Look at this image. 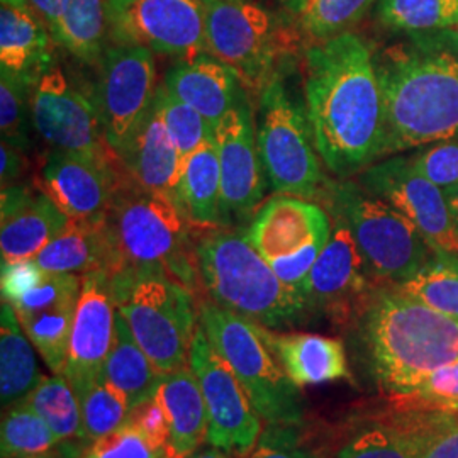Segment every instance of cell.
I'll list each match as a JSON object with an SVG mask.
<instances>
[{
    "label": "cell",
    "instance_id": "7c38bea8",
    "mask_svg": "<svg viewBox=\"0 0 458 458\" xmlns=\"http://www.w3.org/2000/svg\"><path fill=\"white\" fill-rule=\"evenodd\" d=\"M189 365L196 376L208 410V440L233 458H245L262 433V416L253 408L238 377L223 360L199 325L189 350Z\"/></svg>",
    "mask_w": 458,
    "mask_h": 458
},
{
    "label": "cell",
    "instance_id": "681fc988",
    "mask_svg": "<svg viewBox=\"0 0 458 458\" xmlns=\"http://www.w3.org/2000/svg\"><path fill=\"white\" fill-rule=\"evenodd\" d=\"M0 155H2V187L7 185H14L17 179L22 175L24 172V157L22 151H19L16 148L9 147L5 143H2L0 148Z\"/></svg>",
    "mask_w": 458,
    "mask_h": 458
},
{
    "label": "cell",
    "instance_id": "ab89813d",
    "mask_svg": "<svg viewBox=\"0 0 458 458\" xmlns=\"http://www.w3.org/2000/svg\"><path fill=\"white\" fill-rule=\"evenodd\" d=\"M395 428L410 438L416 458H458V412L429 411Z\"/></svg>",
    "mask_w": 458,
    "mask_h": 458
},
{
    "label": "cell",
    "instance_id": "7402d4cb",
    "mask_svg": "<svg viewBox=\"0 0 458 458\" xmlns=\"http://www.w3.org/2000/svg\"><path fill=\"white\" fill-rule=\"evenodd\" d=\"M2 262L33 260L70 219L41 191L24 185L2 187L0 199Z\"/></svg>",
    "mask_w": 458,
    "mask_h": 458
},
{
    "label": "cell",
    "instance_id": "11a10c76",
    "mask_svg": "<svg viewBox=\"0 0 458 458\" xmlns=\"http://www.w3.org/2000/svg\"><path fill=\"white\" fill-rule=\"evenodd\" d=\"M196 2H199V4H202V5H204V4H208L209 0H196Z\"/></svg>",
    "mask_w": 458,
    "mask_h": 458
},
{
    "label": "cell",
    "instance_id": "277c9868",
    "mask_svg": "<svg viewBox=\"0 0 458 458\" xmlns=\"http://www.w3.org/2000/svg\"><path fill=\"white\" fill-rule=\"evenodd\" d=\"M106 223L117 257L114 274L158 268L200 297L196 240L202 228L192 223L174 192L145 189L126 172Z\"/></svg>",
    "mask_w": 458,
    "mask_h": 458
},
{
    "label": "cell",
    "instance_id": "7dc6e473",
    "mask_svg": "<svg viewBox=\"0 0 458 458\" xmlns=\"http://www.w3.org/2000/svg\"><path fill=\"white\" fill-rule=\"evenodd\" d=\"M126 423L140 431L153 446L166 448L170 440V426L164 404L157 395L131 410Z\"/></svg>",
    "mask_w": 458,
    "mask_h": 458
},
{
    "label": "cell",
    "instance_id": "8992f818",
    "mask_svg": "<svg viewBox=\"0 0 458 458\" xmlns=\"http://www.w3.org/2000/svg\"><path fill=\"white\" fill-rule=\"evenodd\" d=\"M197 306L199 325L216 353L238 377L265 423L302 425L304 410L299 387L278 360L274 333L208 297L197 299Z\"/></svg>",
    "mask_w": 458,
    "mask_h": 458
},
{
    "label": "cell",
    "instance_id": "9f6ffc18",
    "mask_svg": "<svg viewBox=\"0 0 458 458\" xmlns=\"http://www.w3.org/2000/svg\"><path fill=\"white\" fill-rule=\"evenodd\" d=\"M162 458H166V455H165V457H162Z\"/></svg>",
    "mask_w": 458,
    "mask_h": 458
},
{
    "label": "cell",
    "instance_id": "d6986e66",
    "mask_svg": "<svg viewBox=\"0 0 458 458\" xmlns=\"http://www.w3.org/2000/svg\"><path fill=\"white\" fill-rule=\"evenodd\" d=\"M81 285L82 276L47 274L31 291L9 302L24 333L53 374L65 372Z\"/></svg>",
    "mask_w": 458,
    "mask_h": 458
},
{
    "label": "cell",
    "instance_id": "ac0fdd59",
    "mask_svg": "<svg viewBox=\"0 0 458 458\" xmlns=\"http://www.w3.org/2000/svg\"><path fill=\"white\" fill-rule=\"evenodd\" d=\"M126 168L113 160L51 149L39 168L36 187L72 221L104 217Z\"/></svg>",
    "mask_w": 458,
    "mask_h": 458
},
{
    "label": "cell",
    "instance_id": "60d3db41",
    "mask_svg": "<svg viewBox=\"0 0 458 458\" xmlns=\"http://www.w3.org/2000/svg\"><path fill=\"white\" fill-rule=\"evenodd\" d=\"M157 102L164 117L166 131L177 148L183 162L197 148L214 140V126L189 104L182 102L160 85L157 90Z\"/></svg>",
    "mask_w": 458,
    "mask_h": 458
},
{
    "label": "cell",
    "instance_id": "ffe728a7",
    "mask_svg": "<svg viewBox=\"0 0 458 458\" xmlns=\"http://www.w3.org/2000/svg\"><path fill=\"white\" fill-rule=\"evenodd\" d=\"M214 138L221 165L223 213L248 216L262 200L265 170L257 128L245 100L216 124Z\"/></svg>",
    "mask_w": 458,
    "mask_h": 458
},
{
    "label": "cell",
    "instance_id": "f907efd6",
    "mask_svg": "<svg viewBox=\"0 0 458 458\" xmlns=\"http://www.w3.org/2000/svg\"><path fill=\"white\" fill-rule=\"evenodd\" d=\"M30 4L33 5L34 11L41 16V19L47 22L49 33H53L55 28L58 26L65 0H30Z\"/></svg>",
    "mask_w": 458,
    "mask_h": 458
},
{
    "label": "cell",
    "instance_id": "52a82bcc",
    "mask_svg": "<svg viewBox=\"0 0 458 458\" xmlns=\"http://www.w3.org/2000/svg\"><path fill=\"white\" fill-rule=\"evenodd\" d=\"M111 284L117 312L155 369L166 376L189 365L199 327L196 294L158 268H126Z\"/></svg>",
    "mask_w": 458,
    "mask_h": 458
},
{
    "label": "cell",
    "instance_id": "9a60e30c",
    "mask_svg": "<svg viewBox=\"0 0 458 458\" xmlns=\"http://www.w3.org/2000/svg\"><path fill=\"white\" fill-rule=\"evenodd\" d=\"M98 64L92 98L106 141L117 155L157 98L155 56L143 47L114 45L104 51Z\"/></svg>",
    "mask_w": 458,
    "mask_h": 458
},
{
    "label": "cell",
    "instance_id": "4316f807",
    "mask_svg": "<svg viewBox=\"0 0 458 458\" xmlns=\"http://www.w3.org/2000/svg\"><path fill=\"white\" fill-rule=\"evenodd\" d=\"M157 397L170 426L166 458L191 457L208 440L209 429L204 395L191 365L164 376Z\"/></svg>",
    "mask_w": 458,
    "mask_h": 458
},
{
    "label": "cell",
    "instance_id": "f546056e",
    "mask_svg": "<svg viewBox=\"0 0 458 458\" xmlns=\"http://www.w3.org/2000/svg\"><path fill=\"white\" fill-rule=\"evenodd\" d=\"M174 194L199 228H217L223 225L221 165L216 138L197 148L182 162L181 179Z\"/></svg>",
    "mask_w": 458,
    "mask_h": 458
},
{
    "label": "cell",
    "instance_id": "836d02e7",
    "mask_svg": "<svg viewBox=\"0 0 458 458\" xmlns=\"http://www.w3.org/2000/svg\"><path fill=\"white\" fill-rule=\"evenodd\" d=\"M26 403L47 421L60 442L70 438L83 440L81 403L65 374L43 377Z\"/></svg>",
    "mask_w": 458,
    "mask_h": 458
},
{
    "label": "cell",
    "instance_id": "b9f144b4",
    "mask_svg": "<svg viewBox=\"0 0 458 458\" xmlns=\"http://www.w3.org/2000/svg\"><path fill=\"white\" fill-rule=\"evenodd\" d=\"M338 458H416V452L399 428L376 426L355 435Z\"/></svg>",
    "mask_w": 458,
    "mask_h": 458
},
{
    "label": "cell",
    "instance_id": "d590c367",
    "mask_svg": "<svg viewBox=\"0 0 458 458\" xmlns=\"http://www.w3.org/2000/svg\"><path fill=\"white\" fill-rule=\"evenodd\" d=\"M378 0H289L299 24L316 41L348 33Z\"/></svg>",
    "mask_w": 458,
    "mask_h": 458
},
{
    "label": "cell",
    "instance_id": "bcb514c9",
    "mask_svg": "<svg viewBox=\"0 0 458 458\" xmlns=\"http://www.w3.org/2000/svg\"><path fill=\"white\" fill-rule=\"evenodd\" d=\"M416 168L442 191L458 185V138L428 148L418 158Z\"/></svg>",
    "mask_w": 458,
    "mask_h": 458
},
{
    "label": "cell",
    "instance_id": "d4e9b609",
    "mask_svg": "<svg viewBox=\"0 0 458 458\" xmlns=\"http://www.w3.org/2000/svg\"><path fill=\"white\" fill-rule=\"evenodd\" d=\"M48 274L83 276L90 272L117 270L114 245L107 229L106 216L90 221H72L36 257Z\"/></svg>",
    "mask_w": 458,
    "mask_h": 458
},
{
    "label": "cell",
    "instance_id": "44dd1931",
    "mask_svg": "<svg viewBox=\"0 0 458 458\" xmlns=\"http://www.w3.org/2000/svg\"><path fill=\"white\" fill-rule=\"evenodd\" d=\"M115 314L111 276L83 274L64 372L70 384L98 378L114 340Z\"/></svg>",
    "mask_w": 458,
    "mask_h": 458
},
{
    "label": "cell",
    "instance_id": "db71d44e",
    "mask_svg": "<svg viewBox=\"0 0 458 458\" xmlns=\"http://www.w3.org/2000/svg\"><path fill=\"white\" fill-rule=\"evenodd\" d=\"M443 192H445L448 208H450V213L454 216V221H455L458 228V185L452 187V189H446Z\"/></svg>",
    "mask_w": 458,
    "mask_h": 458
},
{
    "label": "cell",
    "instance_id": "603a6c76",
    "mask_svg": "<svg viewBox=\"0 0 458 458\" xmlns=\"http://www.w3.org/2000/svg\"><path fill=\"white\" fill-rule=\"evenodd\" d=\"M117 157L141 187L175 192L181 179V155L166 131L157 98Z\"/></svg>",
    "mask_w": 458,
    "mask_h": 458
},
{
    "label": "cell",
    "instance_id": "e0dca14e",
    "mask_svg": "<svg viewBox=\"0 0 458 458\" xmlns=\"http://www.w3.org/2000/svg\"><path fill=\"white\" fill-rule=\"evenodd\" d=\"M331 234L306 278L302 297L306 311L323 312L348 321L359 316L376 293L377 280L365 262L352 231L333 217Z\"/></svg>",
    "mask_w": 458,
    "mask_h": 458
},
{
    "label": "cell",
    "instance_id": "c3c4849f",
    "mask_svg": "<svg viewBox=\"0 0 458 458\" xmlns=\"http://www.w3.org/2000/svg\"><path fill=\"white\" fill-rule=\"evenodd\" d=\"M48 272L33 260L2 262V301L14 302L21 295L36 287Z\"/></svg>",
    "mask_w": 458,
    "mask_h": 458
},
{
    "label": "cell",
    "instance_id": "8d00e7d4",
    "mask_svg": "<svg viewBox=\"0 0 458 458\" xmlns=\"http://www.w3.org/2000/svg\"><path fill=\"white\" fill-rule=\"evenodd\" d=\"M82 411L83 440L96 442L126 425L131 410L124 397L100 378L72 384Z\"/></svg>",
    "mask_w": 458,
    "mask_h": 458
},
{
    "label": "cell",
    "instance_id": "5bb4252c",
    "mask_svg": "<svg viewBox=\"0 0 458 458\" xmlns=\"http://www.w3.org/2000/svg\"><path fill=\"white\" fill-rule=\"evenodd\" d=\"M33 130L49 147L92 158H117L107 145L94 98L68 81L64 70L49 66L34 82Z\"/></svg>",
    "mask_w": 458,
    "mask_h": 458
},
{
    "label": "cell",
    "instance_id": "8fae6325",
    "mask_svg": "<svg viewBox=\"0 0 458 458\" xmlns=\"http://www.w3.org/2000/svg\"><path fill=\"white\" fill-rule=\"evenodd\" d=\"M206 51L236 70L248 89L262 92L280 53L277 17L253 0L204 4Z\"/></svg>",
    "mask_w": 458,
    "mask_h": 458
},
{
    "label": "cell",
    "instance_id": "7a4b0ae2",
    "mask_svg": "<svg viewBox=\"0 0 458 458\" xmlns=\"http://www.w3.org/2000/svg\"><path fill=\"white\" fill-rule=\"evenodd\" d=\"M374 56L384 155L458 138V30L408 33Z\"/></svg>",
    "mask_w": 458,
    "mask_h": 458
},
{
    "label": "cell",
    "instance_id": "9c48e42d",
    "mask_svg": "<svg viewBox=\"0 0 458 458\" xmlns=\"http://www.w3.org/2000/svg\"><path fill=\"white\" fill-rule=\"evenodd\" d=\"M257 141L265 177L280 196H323L327 182L318 162L308 115L277 77L260 92Z\"/></svg>",
    "mask_w": 458,
    "mask_h": 458
},
{
    "label": "cell",
    "instance_id": "484cf974",
    "mask_svg": "<svg viewBox=\"0 0 458 458\" xmlns=\"http://www.w3.org/2000/svg\"><path fill=\"white\" fill-rule=\"evenodd\" d=\"M51 39L30 0H0V70L38 81L53 65Z\"/></svg>",
    "mask_w": 458,
    "mask_h": 458
},
{
    "label": "cell",
    "instance_id": "f35d334b",
    "mask_svg": "<svg viewBox=\"0 0 458 458\" xmlns=\"http://www.w3.org/2000/svg\"><path fill=\"white\" fill-rule=\"evenodd\" d=\"M2 458H24L51 450L58 437L26 401L9 408L2 421Z\"/></svg>",
    "mask_w": 458,
    "mask_h": 458
},
{
    "label": "cell",
    "instance_id": "5b68a950",
    "mask_svg": "<svg viewBox=\"0 0 458 458\" xmlns=\"http://www.w3.org/2000/svg\"><path fill=\"white\" fill-rule=\"evenodd\" d=\"M196 255L202 294L221 308L274 329L295 325L308 314L304 299L284 285L248 233L202 228Z\"/></svg>",
    "mask_w": 458,
    "mask_h": 458
},
{
    "label": "cell",
    "instance_id": "74e56055",
    "mask_svg": "<svg viewBox=\"0 0 458 458\" xmlns=\"http://www.w3.org/2000/svg\"><path fill=\"white\" fill-rule=\"evenodd\" d=\"M0 132L2 143L26 151L33 126L31 98L33 79L0 70Z\"/></svg>",
    "mask_w": 458,
    "mask_h": 458
},
{
    "label": "cell",
    "instance_id": "3957f363",
    "mask_svg": "<svg viewBox=\"0 0 458 458\" xmlns=\"http://www.w3.org/2000/svg\"><path fill=\"white\" fill-rule=\"evenodd\" d=\"M367 365L382 393L408 401L428 377L458 359V321L404 294L378 285L360 314Z\"/></svg>",
    "mask_w": 458,
    "mask_h": 458
},
{
    "label": "cell",
    "instance_id": "d6a6232c",
    "mask_svg": "<svg viewBox=\"0 0 458 458\" xmlns=\"http://www.w3.org/2000/svg\"><path fill=\"white\" fill-rule=\"evenodd\" d=\"M428 308L458 321V255L435 251L404 284L395 285Z\"/></svg>",
    "mask_w": 458,
    "mask_h": 458
},
{
    "label": "cell",
    "instance_id": "7bdbcfd3",
    "mask_svg": "<svg viewBox=\"0 0 458 458\" xmlns=\"http://www.w3.org/2000/svg\"><path fill=\"white\" fill-rule=\"evenodd\" d=\"M403 404L412 410L458 412V359L435 370Z\"/></svg>",
    "mask_w": 458,
    "mask_h": 458
},
{
    "label": "cell",
    "instance_id": "f1b7e54d",
    "mask_svg": "<svg viewBox=\"0 0 458 458\" xmlns=\"http://www.w3.org/2000/svg\"><path fill=\"white\" fill-rule=\"evenodd\" d=\"M278 360L297 387L348 378L344 346L336 338L311 333L274 335Z\"/></svg>",
    "mask_w": 458,
    "mask_h": 458
},
{
    "label": "cell",
    "instance_id": "e575fe53",
    "mask_svg": "<svg viewBox=\"0 0 458 458\" xmlns=\"http://www.w3.org/2000/svg\"><path fill=\"white\" fill-rule=\"evenodd\" d=\"M380 21L404 33H431L458 28V0H378Z\"/></svg>",
    "mask_w": 458,
    "mask_h": 458
},
{
    "label": "cell",
    "instance_id": "f5cc1de1",
    "mask_svg": "<svg viewBox=\"0 0 458 458\" xmlns=\"http://www.w3.org/2000/svg\"><path fill=\"white\" fill-rule=\"evenodd\" d=\"M187 458H233L231 455H228L226 452H223V450H219V448H216V446H208V448H199L196 450L191 457Z\"/></svg>",
    "mask_w": 458,
    "mask_h": 458
},
{
    "label": "cell",
    "instance_id": "f6af8a7d",
    "mask_svg": "<svg viewBox=\"0 0 458 458\" xmlns=\"http://www.w3.org/2000/svg\"><path fill=\"white\" fill-rule=\"evenodd\" d=\"M299 425L267 423L255 448L246 458H318L302 443Z\"/></svg>",
    "mask_w": 458,
    "mask_h": 458
},
{
    "label": "cell",
    "instance_id": "6da1fadb",
    "mask_svg": "<svg viewBox=\"0 0 458 458\" xmlns=\"http://www.w3.org/2000/svg\"><path fill=\"white\" fill-rule=\"evenodd\" d=\"M306 115L318 155L340 175L382 157L384 106L372 51L352 33L306 51Z\"/></svg>",
    "mask_w": 458,
    "mask_h": 458
},
{
    "label": "cell",
    "instance_id": "30bf717a",
    "mask_svg": "<svg viewBox=\"0 0 458 458\" xmlns=\"http://www.w3.org/2000/svg\"><path fill=\"white\" fill-rule=\"evenodd\" d=\"M331 226L323 208L306 199L282 196L268 200L255 216L248 238L284 285L302 297L306 278L327 245Z\"/></svg>",
    "mask_w": 458,
    "mask_h": 458
},
{
    "label": "cell",
    "instance_id": "ee69618b",
    "mask_svg": "<svg viewBox=\"0 0 458 458\" xmlns=\"http://www.w3.org/2000/svg\"><path fill=\"white\" fill-rule=\"evenodd\" d=\"M165 455V448L153 446L140 431L126 423L96 442L89 443L81 458H162Z\"/></svg>",
    "mask_w": 458,
    "mask_h": 458
},
{
    "label": "cell",
    "instance_id": "4dcf8cb0",
    "mask_svg": "<svg viewBox=\"0 0 458 458\" xmlns=\"http://www.w3.org/2000/svg\"><path fill=\"white\" fill-rule=\"evenodd\" d=\"M43 376L33 346L17 319L13 304L2 301L0 311V399L4 408L26 401Z\"/></svg>",
    "mask_w": 458,
    "mask_h": 458
},
{
    "label": "cell",
    "instance_id": "1f68e13d",
    "mask_svg": "<svg viewBox=\"0 0 458 458\" xmlns=\"http://www.w3.org/2000/svg\"><path fill=\"white\" fill-rule=\"evenodd\" d=\"M109 34L104 0H65L53 41L82 64H98Z\"/></svg>",
    "mask_w": 458,
    "mask_h": 458
},
{
    "label": "cell",
    "instance_id": "ba28073f",
    "mask_svg": "<svg viewBox=\"0 0 458 458\" xmlns=\"http://www.w3.org/2000/svg\"><path fill=\"white\" fill-rule=\"evenodd\" d=\"M323 199L333 217L352 231L378 282L399 285L410 280L435 253L416 226L360 182H327Z\"/></svg>",
    "mask_w": 458,
    "mask_h": 458
},
{
    "label": "cell",
    "instance_id": "4fadbf2b",
    "mask_svg": "<svg viewBox=\"0 0 458 458\" xmlns=\"http://www.w3.org/2000/svg\"><path fill=\"white\" fill-rule=\"evenodd\" d=\"M114 45H132L183 62L206 53L204 5L196 0H104Z\"/></svg>",
    "mask_w": 458,
    "mask_h": 458
},
{
    "label": "cell",
    "instance_id": "83f0119b",
    "mask_svg": "<svg viewBox=\"0 0 458 458\" xmlns=\"http://www.w3.org/2000/svg\"><path fill=\"white\" fill-rule=\"evenodd\" d=\"M98 378L121 394L130 410L153 399L164 380L147 353L134 340L124 318L115 314L114 340Z\"/></svg>",
    "mask_w": 458,
    "mask_h": 458
},
{
    "label": "cell",
    "instance_id": "cb8c5ba5",
    "mask_svg": "<svg viewBox=\"0 0 458 458\" xmlns=\"http://www.w3.org/2000/svg\"><path fill=\"white\" fill-rule=\"evenodd\" d=\"M240 83L234 68L202 53L170 70L164 85L170 94L194 107L216 128L242 102Z\"/></svg>",
    "mask_w": 458,
    "mask_h": 458
},
{
    "label": "cell",
    "instance_id": "816d5d0a",
    "mask_svg": "<svg viewBox=\"0 0 458 458\" xmlns=\"http://www.w3.org/2000/svg\"><path fill=\"white\" fill-rule=\"evenodd\" d=\"M87 445H89L87 440L75 443L70 438V440H62V445H55L48 452L24 458H81Z\"/></svg>",
    "mask_w": 458,
    "mask_h": 458
},
{
    "label": "cell",
    "instance_id": "2e32d148",
    "mask_svg": "<svg viewBox=\"0 0 458 458\" xmlns=\"http://www.w3.org/2000/svg\"><path fill=\"white\" fill-rule=\"evenodd\" d=\"M359 182L410 219L435 251L458 255V228L445 192L426 179L412 158L393 157L370 165L361 172Z\"/></svg>",
    "mask_w": 458,
    "mask_h": 458
}]
</instances>
